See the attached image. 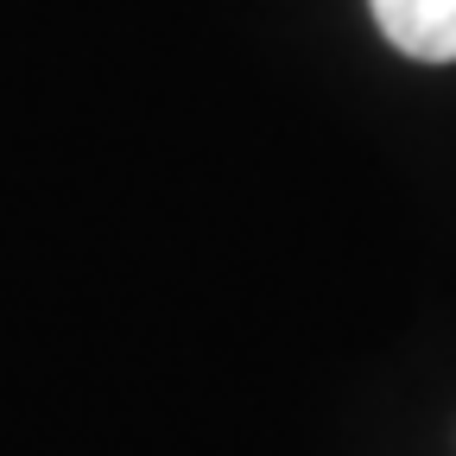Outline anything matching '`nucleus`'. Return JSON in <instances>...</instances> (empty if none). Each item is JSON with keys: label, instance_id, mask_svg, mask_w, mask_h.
<instances>
[{"label": "nucleus", "instance_id": "obj_1", "mask_svg": "<svg viewBox=\"0 0 456 456\" xmlns=\"http://www.w3.org/2000/svg\"><path fill=\"white\" fill-rule=\"evenodd\" d=\"M393 51L419 64H456V0H368Z\"/></svg>", "mask_w": 456, "mask_h": 456}]
</instances>
